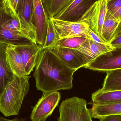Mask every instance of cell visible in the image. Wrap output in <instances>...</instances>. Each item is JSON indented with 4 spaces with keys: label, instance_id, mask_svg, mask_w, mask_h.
<instances>
[{
    "label": "cell",
    "instance_id": "6da1fadb",
    "mask_svg": "<svg viewBox=\"0 0 121 121\" xmlns=\"http://www.w3.org/2000/svg\"><path fill=\"white\" fill-rule=\"evenodd\" d=\"M76 71L65 65L48 48H42L33 74L36 87L43 94L70 89Z\"/></svg>",
    "mask_w": 121,
    "mask_h": 121
},
{
    "label": "cell",
    "instance_id": "7a4b0ae2",
    "mask_svg": "<svg viewBox=\"0 0 121 121\" xmlns=\"http://www.w3.org/2000/svg\"><path fill=\"white\" fill-rule=\"evenodd\" d=\"M30 77L14 74V78L4 88L0 96V112L6 117L17 115L30 89Z\"/></svg>",
    "mask_w": 121,
    "mask_h": 121
},
{
    "label": "cell",
    "instance_id": "3957f363",
    "mask_svg": "<svg viewBox=\"0 0 121 121\" xmlns=\"http://www.w3.org/2000/svg\"><path fill=\"white\" fill-rule=\"evenodd\" d=\"M0 43L13 46L34 43L24 35L18 16L5 8H0Z\"/></svg>",
    "mask_w": 121,
    "mask_h": 121
},
{
    "label": "cell",
    "instance_id": "277c9868",
    "mask_svg": "<svg viewBox=\"0 0 121 121\" xmlns=\"http://www.w3.org/2000/svg\"><path fill=\"white\" fill-rule=\"evenodd\" d=\"M59 113L58 121H92L86 101L77 97L63 101Z\"/></svg>",
    "mask_w": 121,
    "mask_h": 121
},
{
    "label": "cell",
    "instance_id": "5b68a950",
    "mask_svg": "<svg viewBox=\"0 0 121 121\" xmlns=\"http://www.w3.org/2000/svg\"><path fill=\"white\" fill-rule=\"evenodd\" d=\"M107 12V0H99L87 10L79 22L87 24L92 30L101 37Z\"/></svg>",
    "mask_w": 121,
    "mask_h": 121
},
{
    "label": "cell",
    "instance_id": "8992f818",
    "mask_svg": "<svg viewBox=\"0 0 121 121\" xmlns=\"http://www.w3.org/2000/svg\"><path fill=\"white\" fill-rule=\"evenodd\" d=\"M60 99V94L58 91L43 94L33 109L30 117L31 121H46L58 106Z\"/></svg>",
    "mask_w": 121,
    "mask_h": 121
},
{
    "label": "cell",
    "instance_id": "52a82bcc",
    "mask_svg": "<svg viewBox=\"0 0 121 121\" xmlns=\"http://www.w3.org/2000/svg\"><path fill=\"white\" fill-rule=\"evenodd\" d=\"M84 68L106 72L121 69V48H114L101 54L88 63Z\"/></svg>",
    "mask_w": 121,
    "mask_h": 121
},
{
    "label": "cell",
    "instance_id": "ba28073f",
    "mask_svg": "<svg viewBox=\"0 0 121 121\" xmlns=\"http://www.w3.org/2000/svg\"><path fill=\"white\" fill-rule=\"evenodd\" d=\"M33 24L36 30L37 44L43 47L47 33L49 18L42 0H33Z\"/></svg>",
    "mask_w": 121,
    "mask_h": 121
},
{
    "label": "cell",
    "instance_id": "9c48e42d",
    "mask_svg": "<svg viewBox=\"0 0 121 121\" xmlns=\"http://www.w3.org/2000/svg\"><path fill=\"white\" fill-rule=\"evenodd\" d=\"M48 48L71 69L77 70L89 62L85 55L78 50L55 46Z\"/></svg>",
    "mask_w": 121,
    "mask_h": 121
},
{
    "label": "cell",
    "instance_id": "30bf717a",
    "mask_svg": "<svg viewBox=\"0 0 121 121\" xmlns=\"http://www.w3.org/2000/svg\"><path fill=\"white\" fill-rule=\"evenodd\" d=\"M99 0H72L54 18L71 22H79L85 13Z\"/></svg>",
    "mask_w": 121,
    "mask_h": 121
},
{
    "label": "cell",
    "instance_id": "8fae6325",
    "mask_svg": "<svg viewBox=\"0 0 121 121\" xmlns=\"http://www.w3.org/2000/svg\"><path fill=\"white\" fill-rule=\"evenodd\" d=\"M33 10V0H20L17 15L25 36L37 44L36 30L32 22Z\"/></svg>",
    "mask_w": 121,
    "mask_h": 121
},
{
    "label": "cell",
    "instance_id": "7c38bea8",
    "mask_svg": "<svg viewBox=\"0 0 121 121\" xmlns=\"http://www.w3.org/2000/svg\"><path fill=\"white\" fill-rule=\"evenodd\" d=\"M52 23L59 39L65 38L78 36H85L89 26L82 22H74L50 18Z\"/></svg>",
    "mask_w": 121,
    "mask_h": 121
},
{
    "label": "cell",
    "instance_id": "4fadbf2b",
    "mask_svg": "<svg viewBox=\"0 0 121 121\" xmlns=\"http://www.w3.org/2000/svg\"><path fill=\"white\" fill-rule=\"evenodd\" d=\"M20 56L27 75H29L35 67L42 47L35 43L14 46Z\"/></svg>",
    "mask_w": 121,
    "mask_h": 121
},
{
    "label": "cell",
    "instance_id": "5bb4252c",
    "mask_svg": "<svg viewBox=\"0 0 121 121\" xmlns=\"http://www.w3.org/2000/svg\"><path fill=\"white\" fill-rule=\"evenodd\" d=\"M114 49L110 43H98L91 39L87 38L77 50L85 55L89 62L101 54L111 51Z\"/></svg>",
    "mask_w": 121,
    "mask_h": 121
},
{
    "label": "cell",
    "instance_id": "9a60e30c",
    "mask_svg": "<svg viewBox=\"0 0 121 121\" xmlns=\"http://www.w3.org/2000/svg\"><path fill=\"white\" fill-rule=\"evenodd\" d=\"M8 45L0 43V96L6 85L13 80L14 74L6 60Z\"/></svg>",
    "mask_w": 121,
    "mask_h": 121
},
{
    "label": "cell",
    "instance_id": "2e32d148",
    "mask_svg": "<svg viewBox=\"0 0 121 121\" xmlns=\"http://www.w3.org/2000/svg\"><path fill=\"white\" fill-rule=\"evenodd\" d=\"M6 54V60L14 74L19 76H27L20 56L15 47L8 45Z\"/></svg>",
    "mask_w": 121,
    "mask_h": 121
},
{
    "label": "cell",
    "instance_id": "e0dca14e",
    "mask_svg": "<svg viewBox=\"0 0 121 121\" xmlns=\"http://www.w3.org/2000/svg\"><path fill=\"white\" fill-rule=\"evenodd\" d=\"M92 118L99 119L109 115L121 114V102L105 104H92L89 109Z\"/></svg>",
    "mask_w": 121,
    "mask_h": 121
},
{
    "label": "cell",
    "instance_id": "ac0fdd59",
    "mask_svg": "<svg viewBox=\"0 0 121 121\" xmlns=\"http://www.w3.org/2000/svg\"><path fill=\"white\" fill-rule=\"evenodd\" d=\"M94 104H105L121 102V90L103 92L99 90L92 94Z\"/></svg>",
    "mask_w": 121,
    "mask_h": 121
},
{
    "label": "cell",
    "instance_id": "d6986e66",
    "mask_svg": "<svg viewBox=\"0 0 121 121\" xmlns=\"http://www.w3.org/2000/svg\"><path fill=\"white\" fill-rule=\"evenodd\" d=\"M99 90L103 92L121 90V69L107 72L103 86Z\"/></svg>",
    "mask_w": 121,
    "mask_h": 121
},
{
    "label": "cell",
    "instance_id": "ffe728a7",
    "mask_svg": "<svg viewBox=\"0 0 121 121\" xmlns=\"http://www.w3.org/2000/svg\"><path fill=\"white\" fill-rule=\"evenodd\" d=\"M120 22L111 17L107 12L102 31L101 37L106 43H110L114 39V35Z\"/></svg>",
    "mask_w": 121,
    "mask_h": 121
},
{
    "label": "cell",
    "instance_id": "44dd1931",
    "mask_svg": "<svg viewBox=\"0 0 121 121\" xmlns=\"http://www.w3.org/2000/svg\"><path fill=\"white\" fill-rule=\"evenodd\" d=\"M72 0H42L49 18L54 17Z\"/></svg>",
    "mask_w": 121,
    "mask_h": 121
},
{
    "label": "cell",
    "instance_id": "7402d4cb",
    "mask_svg": "<svg viewBox=\"0 0 121 121\" xmlns=\"http://www.w3.org/2000/svg\"><path fill=\"white\" fill-rule=\"evenodd\" d=\"M87 38L85 36H74L62 38L58 40L53 46L78 49Z\"/></svg>",
    "mask_w": 121,
    "mask_h": 121
},
{
    "label": "cell",
    "instance_id": "603a6c76",
    "mask_svg": "<svg viewBox=\"0 0 121 121\" xmlns=\"http://www.w3.org/2000/svg\"><path fill=\"white\" fill-rule=\"evenodd\" d=\"M59 40L52 23L49 19L46 39L42 48H48L54 45Z\"/></svg>",
    "mask_w": 121,
    "mask_h": 121
},
{
    "label": "cell",
    "instance_id": "cb8c5ba5",
    "mask_svg": "<svg viewBox=\"0 0 121 121\" xmlns=\"http://www.w3.org/2000/svg\"><path fill=\"white\" fill-rule=\"evenodd\" d=\"M121 8V0H107V12L112 15Z\"/></svg>",
    "mask_w": 121,
    "mask_h": 121
},
{
    "label": "cell",
    "instance_id": "d4e9b609",
    "mask_svg": "<svg viewBox=\"0 0 121 121\" xmlns=\"http://www.w3.org/2000/svg\"><path fill=\"white\" fill-rule=\"evenodd\" d=\"M20 0H5L4 3V8L11 11L15 15H17L18 9Z\"/></svg>",
    "mask_w": 121,
    "mask_h": 121
},
{
    "label": "cell",
    "instance_id": "484cf974",
    "mask_svg": "<svg viewBox=\"0 0 121 121\" xmlns=\"http://www.w3.org/2000/svg\"><path fill=\"white\" fill-rule=\"evenodd\" d=\"M86 35L87 38L91 39L96 42L100 43H106L101 37L96 34L89 27L87 29Z\"/></svg>",
    "mask_w": 121,
    "mask_h": 121
},
{
    "label": "cell",
    "instance_id": "4316f807",
    "mask_svg": "<svg viewBox=\"0 0 121 121\" xmlns=\"http://www.w3.org/2000/svg\"><path fill=\"white\" fill-rule=\"evenodd\" d=\"M99 119L100 121H121V114L109 115Z\"/></svg>",
    "mask_w": 121,
    "mask_h": 121
},
{
    "label": "cell",
    "instance_id": "83f0119b",
    "mask_svg": "<svg viewBox=\"0 0 121 121\" xmlns=\"http://www.w3.org/2000/svg\"><path fill=\"white\" fill-rule=\"evenodd\" d=\"M110 44L113 48H121V35L114 38Z\"/></svg>",
    "mask_w": 121,
    "mask_h": 121
},
{
    "label": "cell",
    "instance_id": "f1b7e54d",
    "mask_svg": "<svg viewBox=\"0 0 121 121\" xmlns=\"http://www.w3.org/2000/svg\"><path fill=\"white\" fill-rule=\"evenodd\" d=\"M111 17L113 19H115L121 22V8L119 9L116 13H115L113 15H111L109 14Z\"/></svg>",
    "mask_w": 121,
    "mask_h": 121
},
{
    "label": "cell",
    "instance_id": "f546056e",
    "mask_svg": "<svg viewBox=\"0 0 121 121\" xmlns=\"http://www.w3.org/2000/svg\"><path fill=\"white\" fill-rule=\"evenodd\" d=\"M121 35V21L119 23L117 29L116 30L115 35H114V38L116 37H117V36H118V35Z\"/></svg>",
    "mask_w": 121,
    "mask_h": 121
},
{
    "label": "cell",
    "instance_id": "4dcf8cb0",
    "mask_svg": "<svg viewBox=\"0 0 121 121\" xmlns=\"http://www.w3.org/2000/svg\"><path fill=\"white\" fill-rule=\"evenodd\" d=\"M0 121H22V120H20L16 118L12 120H10V119H6L5 118L2 117L0 116Z\"/></svg>",
    "mask_w": 121,
    "mask_h": 121
},
{
    "label": "cell",
    "instance_id": "1f68e13d",
    "mask_svg": "<svg viewBox=\"0 0 121 121\" xmlns=\"http://www.w3.org/2000/svg\"><path fill=\"white\" fill-rule=\"evenodd\" d=\"M4 8V4L2 0H0V8Z\"/></svg>",
    "mask_w": 121,
    "mask_h": 121
},
{
    "label": "cell",
    "instance_id": "d6a6232c",
    "mask_svg": "<svg viewBox=\"0 0 121 121\" xmlns=\"http://www.w3.org/2000/svg\"><path fill=\"white\" fill-rule=\"evenodd\" d=\"M3 0V4L4 3V1H5V0Z\"/></svg>",
    "mask_w": 121,
    "mask_h": 121
},
{
    "label": "cell",
    "instance_id": "836d02e7",
    "mask_svg": "<svg viewBox=\"0 0 121 121\" xmlns=\"http://www.w3.org/2000/svg\"></svg>",
    "mask_w": 121,
    "mask_h": 121
},
{
    "label": "cell",
    "instance_id": "e575fe53",
    "mask_svg": "<svg viewBox=\"0 0 121 121\" xmlns=\"http://www.w3.org/2000/svg\"></svg>",
    "mask_w": 121,
    "mask_h": 121
}]
</instances>
